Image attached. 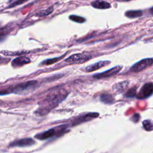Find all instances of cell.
Listing matches in <instances>:
<instances>
[{
  "label": "cell",
  "mask_w": 153,
  "mask_h": 153,
  "mask_svg": "<svg viewBox=\"0 0 153 153\" xmlns=\"http://www.w3.org/2000/svg\"><path fill=\"white\" fill-rule=\"evenodd\" d=\"M67 95V91L63 88L53 90L47 95L42 103H41V106L40 108L42 109L41 112H44V111L48 112L51 109L54 108V107L63 101Z\"/></svg>",
  "instance_id": "obj_1"
},
{
  "label": "cell",
  "mask_w": 153,
  "mask_h": 153,
  "mask_svg": "<svg viewBox=\"0 0 153 153\" xmlns=\"http://www.w3.org/2000/svg\"><path fill=\"white\" fill-rule=\"evenodd\" d=\"M37 81H30L24 83H21L16 86L12 87L11 88H8L7 90L0 92L1 94L2 93H7L10 92H13L15 94H27L32 91L37 85Z\"/></svg>",
  "instance_id": "obj_2"
},
{
  "label": "cell",
  "mask_w": 153,
  "mask_h": 153,
  "mask_svg": "<svg viewBox=\"0 0 153 153\" xmlns=\"http://www.w3.org/2000/svg\"><path fill=\"white\" fill-rule=\"evenodd\" d=\"M153 62L152 58H146L142 59L138 62L134 64L131 68H130V71L134 72H139L145 68L152 65Z\"/></svg>",
  "instance_id": "obj_3"
},
{
  "label": "cell",
  "mask_w": 153,
  "mask_h": 153,
  "mask_svg": "<svg viewBox=\"0 0 153 153\" xmlns=\"http://www.w3.org/2000/svg\"><path fill=\"white\" fill-rule=\"evenodd\" d=\"M153 92V84L152 82H148L145 84L140 90L137 98L139 99H146L151 96Z\"/></svg>",
  "instance_id": "obj_4"
},
{
  "label": "cell",
  "mask_w": 153,
  "mask_h": 153,
  "mask_svg": "<svg viewBox=\"0 0 153 153\" xmlns=\"http://www.w3.org/2000/svg\"><path fill=\"white\" fill-rule=\"evenodd\" d=\"M122 69V66H117L115 67H113L106 71H104L102 73L97 74L93 76L94 78H96L97 79H100V78H107L112 75H115L117 74L118 72L121 71Z\"/></svg>",
  "instance_id": "obj_5"
},
{
  "label": "cell",
  "mask_w": 153,
  "mask_h": 153,
  "mask_svg": "<svg viewBox=\"0 0 153 153\" xmlns=\"http://www.w3.org/2000/svg\"><path fill=\"white\" fill-rule=\"evenodd\" d=\"M35 143V141L31 138H24L21 139L17 140H15L14 142L10 143V146L11 147L18 146V147H23L31 146Z\"/></svg>",
  "instance_id": "obj_6"
},
{
  "label": "cell",
  "mask_w": 153,
  "mask_h": 153,
  "mask_svg": "<svg viewBox=\"0 0 153 153\" xmlns=\"http://www.w3.org/2000/svg\"><path fill=\"white\" fill-rule=\"evenodd\" d=\"M99 116V114L96 113V112H91V113H88L86 114L81 117H79L78 118H77L75 121H74L73 122V125H76L78 124L81 123H83L85 121H89L91 119L97 118Z\"/></svg>",
  "instance_id": "obj_7"
},
{
  "label": "cell",
  "mask_w": 153,
  "mask_h": 153,
  "mask_svg": "<svg viewBox=\"0 0 153 153\" xmlns=\"http://www.w3.org/2000/svg\"><path fill=\"white\" fill-rule=\"evenodd\" d=\"M111 63L110 61L108 60H102V61H99L98 62L94 63L92 65H90L85 68V71L87 72H93L96 70H97L102 67H104L105 66L108 65Z\"/></svg>",
  "instance_id": "obj_8"
},
{
  "label": "cell",
  "mask_w": 153,
  "mask_h": 153,
  "mask_svg": "<svg viewBox=\"0 0 153 153\" xmlns=\"http://www.w3.org/2000/svg\"><path fill=\"white\" fill-rule=\"evenodd\" d=\"M57 131L56 128H50L47 131H45L44 132H41L39 134H37L35 137L39 140H45L47 139H48L50 137H53V136L55 135Z\"/></svg>",
  "instance_id": "obj_9"
},
{
  "label": "cell",
  "mask_w": 153,
  "mask_h": 153,
  "mask_svg": "<svg viewBox=\"0 0 153 153\" xmlns=\"http://www.w3.org/2000/svg\"><path fill=\"white\" fill-rule=\"evenodd\" d=\"M30 62L29 58L25 56H20L14 59L11 63V65L14 67H19L22 66L25 64L29 63Z\"/></svg>",
  "instance_id": "obj_10"
},
{
  "label": "cell",
  "mask_w": 153,
  "mask_h": 153,
  "mask_svg": "<svg viewBox=\"0 0 153 153\" xmlns=\"http://www.w3.org/2000/svg\"><path fill=\"white\" fill-rule=\"evenodd\" d=\"M91 5L96 8L99 9H107L111 7V4L106 1L96 0L91 3Z\"/></svg>",
  "instance_id": "obj_11"
},
{
  "label": "cell",
  "mask_w": 153,
  "mask_h": 153,
  "mask_svg": "<svg viewBox=\"0 0 153 153\" xmlns=\"http://www.w3.org/2000/svg\"><path fill=\"white\" fill-rule=\"evenodd\" d=\"M128 82L127 81H122L114 84L112 87V90L117 93H121L128 86Z\"/></svg>",
  "instance_id": "obj_12"
},
{
  "label": "cell",
  "mask_w": 153,
  "mask_h": 153,
  "mask_svg": "<svg viewBox=\"0 0 153 153\" xmlns=\"http://www.w3.org/2000/svg\"><path fill=\"white\" fill-rule=\"evenodd\" d=\"M87 57V56L83 54H80V53H78V54H72V56H69V57H68L67 59H66L65 60V62H74L81 59H84L85 58Z\"/></svg>",
  "instance_id": "obj_13"
},
{
  "label": "cell",
  "mask_w": 153,
  "mask_h": 153,
  "mask_svg": "<svg viewBox=\"0 0 153 153\" xmlns=\"http://www.w3.org/2000/svg\"><path fill=\"white\" fill-rule=\"evenodd\" d=\"M100 100L106 104H111L114 102V98L112 94L104 93L100 96Z\"/></svg>",
  "instance_id": "obj_14"
},
{
  "label": "cell",
  "mask_w": 153,
  "mask_h": 153,
  "mask_svg": "<svg viewBox=\"0 0 153 153\" xmlns=\"http://www.w3.org/2000/svg\"><path fill=\"white\" fill-rule=\"evenodd\" d=\"M125 14L127 17L133 19L140 17L142 15V12L139 10H130L127 11Z\"/></svg>",
  "instance_id": "obj_15"
},
{
  "label": "cell",
  "mask_w": 153,
  "mask_h": 153,
  "mask_svg": "<svg viewBox=\"0 0 153 153\" xmlns=\"http://www.w3.org/2000/svg\"><path fill=\"white\" fill-rule=\"evenodd\" d=\"M142 124H143V127L144 128L145 130H146V131H152L153 129V125H152V123L151 122V120H145L142 122Z\"/></svg>",
  "instance_id": "obj_16"
},
{
  "label": "cell",
  "mask_w": 153,
  "mask_h": 153,
  "mask_svg": "<svg viewBox=\"0 0 153 153\" xmlns=\"http://www.w3.org/2000/svg\"><path fill=\"white\" fill-rule=\"evenodd\" d=\"M69 19L74 21V22H77V23H84L85 20L83 18V17H81L80 16H75V15H71L69 16Z\"/></svg>",
  "instance_id": "obj_17"
},
{
  "label": "cell",
  "mask_w": 153,
  "mask_h": 153,
  "mask_svg": "<svg viewBox=\"0 0 153 153\" xmlns=\"http://www.w3.org/2000/svg\"><path fill=\"white\" fill-rule=\"evenodd\" d=\"M65 56V55H64ZM60 56L59 57H56V58H53V59H47L44 62H42V64L45 65H51L52 63H54L56 62H57V61H59L60 60H61L62 58H63V57L64 56Z\"/></svg>",
  "instance_id": "obj_18"
},
{
  "label": "cell",
  "mask_w": 153,
  "mask_h": 153,
  "mask_svg": "<svg viewBox=\"0 0 153 153\" xmlns=\"http://www.w3.org/2000/svg\"><path fill=\"white\" fill-rule=\"evenodd\" d=\"M136 95V88H130L126 94V96L128 98L133 97Z\"/></svg>",
  "instance_id": "obj_19"
},
{
  "label": "cell",
  "mask_w": 153,
  "mask_h": 153,
  "mask_svg": "<svg viewBox=\"0 0 153 153\" xmlns=\"http://www.w3.org/2000/svg\"><path fill=\"white\" fill-rule=\"evenodd\" d=\"M53 8L52 7H50L49 8L47 9V10H44L42 11H41L38 15L39 16H46V15H48L50 14L52 11H53Z\"/></svg>",
  "instance_id": "obj_20"
},
{
  "label": "cell",
  "mask_w": 153,
  "mask_h": 153,
  "mask_svg": "<svg viewBox=\"0 0 153 153\" xmlns=\"http://www.w3.org/2000/svg\"><path fill=\"white\" fill-rule=\"evenodd\" d=\"M28 0H17L16 1H15L14 2H13V4H11L8 7L9 8H11V7H15V6H17V5H20L22 4H23L25 2H26V1H27Z\"/></svg>",
  "instance_id": "obj_21"
},
{
  "label": "cell",
  "mask_w": 153,
  "mask_h": 153,
  "mask_svg": "<svg viewBox=\"0 0 153 153\" xmlns=\"http://www.w3.org/2000/svg\"><path fill=\"white\" fill-rule=\"evenodd\" d=\"M132 118H133V120H132L133 121L136 123L137 121H138L139 120V118H139V114H135L134 115H133Z\"/></svg>",
  "instance_id": "obj_22"
},
{
  "label": "cell",
  "mask_w": 153,
  "mask_h": 153,
  "mask_svg": "<svg viewBox=\"0 0 153 153\" xmlns=\"http://www.w3.org/2000/svg\"><path fill=\"white\" fill-rule=\"evenodd\" d=\"M124 1H129V0H124Z\"/></svg>",
  "instance_id": "obj_23"
}]
</instances>
